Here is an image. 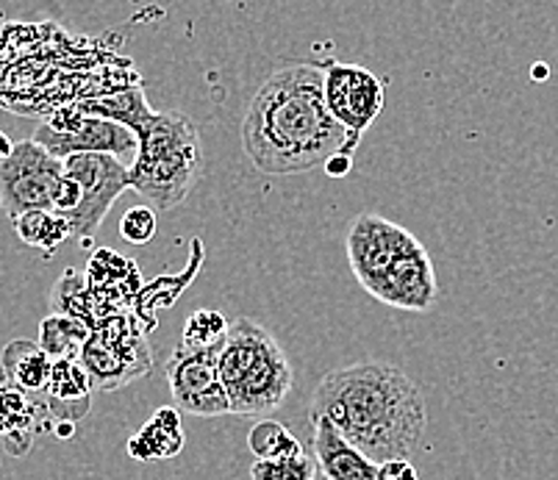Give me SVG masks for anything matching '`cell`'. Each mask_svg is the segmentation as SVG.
Returning a JSON list of instances; mask_svg holds the SVG:
<instances>
[{"label": "cell", "mask_w": 558, "mask_h": 480, "mask_svg": "<svg viewBox=\"0 0 558 480\" xmlns=\"http://www.w3.org/2000/svg\"><path fill=\"white\" fill-rule=\"evenodd\" d=\"M242 148L264 175H301L344 153L348 131L326 103L317 64H292L264 81L242 120Z\"/></svg>", "instance_id": "obj_1"}, {"label": "cell", "mask_w": 558, "mask_h": 480, "mask_svg": "<svg viewBox=\"0 0 558 480\" xmlns=\"http://www.w3.org/2000/svg\"><path fill=\"white\" fill-rule=\"evenodd\" d=\"M312 417H326L373 464L409 458L428 426L420 386L387 361H359L323 376Z\"/></svg>", "instance_id": "obj_2"}, {"label": "cell", "mask_w": 558, "mask_h": 480, "mask_svg": "<svg viewBox=\"0 0 558 480\" xmlns=\"http://www.w3.org/2000/svg\"><path fill=\"white\" fill-rule=\"evenodd\" d=\"M140 153L131 164V189L154 211L181 206L203 175L197 125L181 111H156L136 131Z\"/></svg>", "instance_id": "obj_3"}, {"label": "cell", "mask_w": 558, "mask_h": 480, "mask_svg": "<svg viewBox=\"0 0 558 480\" xmlns=\"http://www.w3.org/2000/svg\"><path fill=\"white\" fill-rule=\"evenodd\" d=\"M231 414L267 417L287 403L295 386V370L267 328L240 317L231 322L226 345L217 356Z\"/></svg>", "instance_id": "obj_4"}, {"label": "cell", "mask_w": 558, "mask_h": 480, "mask_svg": "<svg viewBox=\"0 0 558 480\" xmlns=\"http://www.w3.org/2000/svg\"><path fill=\"white\" fill-rule=\"evenodd\" d=\"M81 367L100 392L129 386L136 378L148 376L154 367L150 345L142 328L131 317L111 315L89 333L78 356Z\"/></svg>", "instance_id": "obj_5"}, {"label": "cell", "mask_w": 558, "mask_h": 480, "mask_svg": "<svg viewBox=\"0 0 558 480\" xmlns=\"http://www.w3.org/2000/svg\"><path fill=\"white\" fill-rule=\"evenodd\" d=\"M32 139L59 161L81 153H106L131 167L140 153V139L134 131L109 120L84 118L75 106L56 111L48 123L34 131Z\"/></svg>", "instance_id": "obj_6"}, {"label": "cell", "mask_w": 558, "mask_h": 480, "mask_svg": "<svg viewBox=\"0 0 558 480\" xmlns=\"http://www.w3.org/2000/svg\"><path fill=\"white\" fill-rule=\"evenodd\" d=\"M64 179V161L53 159L43 145L23 139L12 156L0 161V209L9 220L32 211H53V197Z\"/></svg>", "instance_id": "obj_7"}, {"label": "cell", "mask_w": 558, "mask_h": 480, "mask_svg": "<svg viewBox=\"0 0 558 480\" xmlns=\"http://www.w3.org/2000/svg\"><path fill=\"white\" fill-rule=\"evenodd\" d=\"M64 175L81 186V206L70 220L73 236L89 242L104 225L114 200L131 189V167L106 153H81L64 159Z\"/></svg>", "instance_id": "obj_8"}, {"label": "cell", "mask_w": 558, "mask_h": 480, "mask_svg": "<svg viewBox=\"0 0 558 480\" xmlns=\"http://www.w3.org/2000/svg\"><path fill=\"white\" fill-rule=\"evenodd\" d=\"M326 78V103L337 123L348 131V148L344 153L353 156L356 145L362 143L364 131L373 125L384 109V95L387 87L373 70L362 64L331 62L323 67Z\"/></svg>", "instance_id": "obj_9"}, {"label": "cell", "mask_w": 558, "mask_h": 480, "mask_svg": "<svg viewBox=\"0 0 558 480\" xmlns=\"http://www.w3.org/2000/svg\"><path fill=\"white\" fill-rule=\"evenodd\" d=\"M220 350H190L179 345L167 361V386H170L172 403L181 414L192 417H222L231 414L226 386L217 370Z\"/></svg>", "instance_id": "obj_10"}, {"label": "cell", "mask_w": 558, "mask_h": 480, "mask_svg": "<svg viewBox=\"0 0 558 480\" xmlns=\"http://www.w3.org/2000/svg\"><path fill=\"white\" fill-rule=\"evenodd\" d=\"M414 239H417V236L409 234V231L400 229V225H395V222L384 220V217L359 214L356 220L350 222L348 239H344L350 270H353L359 284H362L369 295H375L380 281L387 278V272L392 270L395 261L403 256V250Z\"/></svg>", "instance_id": "obj_11"}, {"label": "cell", "mask_w": 558, "mask_h": 480, "mask_svg": "<svg viewBox=\"0 0 558 480\" xmlns=\"http://www.w3.org/2000/svg\"><path fill=\"white\" fill-rule=\"evenodd\" d=\"M380 303H387L392 308H403V311H428L436 300V278L430 256L420 239L411 242L403 250L387 278L380 281L375 295Z\"/></svg>", "instance_id": "obj_12"}, {"label": "cell", "mask_w": 558, "mask_h": 480, "mask_svg": "<svg viewBox=\"0 0 558 480\" xmlns=\"http://www.w3.org/2000/svg\"><path fill=\"white\" fill-rule=\"evenodd\" d=\"M314 461L328 480H378V464L359 453L326 417H312Z\"/></svg>", "instance_id": "obj_13"}, {"label": "cell", "mask_w": 558, "mask_h": 480, "mask_svg": "<svg viewBox=\"0 0 558 480\" xmlns=\"http://www.w3.org/2000/svg\"><path fill=\"white\" fill-rule=\"evenodd\" d=\"M93 381L78 358L53 361V376L45 389V406L56 422H78L93 408Z\"/></svg>", "instance_id": "obj_14"}, {"label": "cell", "mask_w": 558, "mask_h": 480, "mask_svg": "<svg viewBox=\"0 0 558 480\" xmlns=\"http://www.w3.org/2000/svg\"><path fill=\"white\" fill-rule=\"evenodd\" d=\"M186 444L184 419L175 406H165L131 436L129 456L134 461H165L179 456Z\"/></svg>", "instance_id": "obj_15"}, {"label": "cell", "mask_w": 558, "mask_h": 480, "mask_svg": "<svg viewBox=\"0 0 558 480\" xmlns=\"http://www.w3.org/2000/svg\"><path fill=\"white\" fill-rule=\"evenodd\" d=\"M0 370L9 386L25 394H45L53 376V358L39 347V342L14 339L0 353Z\"/></svg>", "instance_id": "obj_16"}, {"label": "cell", "mask_w": 558, "mask_h": 480, "mask_svg": "<svg viewBox=\"0 0 558 480\" xmlns=\"http://www.w3.org/2000/svg\"><path fill=\"white\" fill-rule=\"evenodd\" d=\"M75 109H78L84 118L109 120V123L125 125V128H131L134 134L156 114L140 87L120 89V93L104 95V98L81 100V103H75Z\"/></svg>", "instance_id": "obj_17"}, {"label": "cell", "mask_w": 558, "mask_h": 480, "mask_svg": "<svg viewBox=\"0 0 558 480\" xmlns=\"http://www.w3.org/2000/svg\"><path fill=\"white\" fill-rule=\"evenodd\" d=\"M50 315L84 322L89 331H95L100 325V317L95 311V292L86 284V275L68 270L56 281L53 292H50Z\"/></svg>", "instance_id": "obj_18"}, {"label": "cell", "mask_w": 558, "mask_h": 480, "mask_svg": "<svg viewBox=\"0 0 558 480\" xmlns=\"http://www.w3.org/2000/svg\"><path fill=\"white\" fill-rule=\"evenodd\" d=\"M89 328L70 317L48 315L39 322V347L48 353L53 361H64V358H78L84 350L86 339H89Z\"/></svg>", "instance_id": "obj_19"}, {"label": "cell", "mask_w": 558, "mask_h": 480, "mask_svg": "<svg viewBox=\"0 0 558 480\" xmlns=\"http://www.w3.org/2000/svg\"><path fill=\"white\" fill-rule=\"evenodd\" d=\"M247 447L256 456V461H292V458L306 456L303 444L276 419L256 422L247 433Z\"/></svg>", "instance_id": "obj_20"}, {"label": "cell", "mask_w": 558, "mask_h": 480, "mask_svg": "<svg viewBox=\"0 0 558 480\" xmlns=\"http://www.w3.org/2000/svg\"><path fill=\"white\" fill-rule=\"evenodd\" d=\"M14 231H17V236L25 245L39 247L45 253H53L56 247L73 236L70 222L56 214V211H32V214H23L20 220H14Z\"/></svg>", "instance_id": "obj_21"}, {"label": "cell", "mask_w": 558, "mask_h": 480, "mask_svg": "<svg viewBox=\"0 0 558 480\" xmlns=\"http://www.w3.org/2000/svg\"><path fill=\"white\" fill-rule=\"evenodd\" d=\"M228 331H231V322L215 311V308H197L192 311L190 320L184 325V339L181 345L190 347V350H222L226 345Z\"/></svg>", "instance_id": "obj_22"}, {"label": "cell", "mask_w": 558, "mask_h": 480, "mask_svg": "<svg viewBox=\"0 0 558 480\" xmlns=\"http://www.w3.org/2000/svg\"><path fill=\"white\" fill-rule=\"evenodd\" d=\"M34 406L28 394L14 386H0V436L7 439L12 433L32 431Z\"/></svg>", "instance_id": "obj_23"}, {"label": "cell", "mask_w": 558, "mask_h": 480, "mask_svg": "<svg viewBox=\"0 0 558 480\" xmlns=\"http://www.w3.org/2000/svg\"><path fill=\"white\" fill-rule=\"evenodd\" d=\"M317 461L308 456L292 461H256L251 467V480H314Z\"/></svg>", "instance_id": "obj_24"}, {"label": "cell", "mask_w": 558, "mask_h": 480, "mask_svg": "<svg viewBox=\"0 0 558 480\" xmlns=\"http://www.w3.org/2000/svg\"><path fill=\"white\" fill-rule=\"evenodd\" d=\"M156 229H159L156 211L145 204L129 209L123 214V220H120V236H123L129 245H148L156 236Z\"/></svg>", "instance_id": "obj_25"}, {"label": "cell", "mask_w": 558, "mask_h": 480, "mask_svg": "<svg viewBox=\"0 0 558 480\" xmlns=\"http://www.w3.org/2000/svg\"><path fill=\"white\" fill-rule=\"evenodd\" d=\"M378 480H420L417 469L411 467L409 458H395V461L378 464Z\"/></svg>", "instance_id": "obj_26"}, {"label": "cell", "mask_w": 558, "mask_h": 480, "mask_svg": "<svg viewBox=\"0 0 558 480\" xmlns=\"http://www.w3.org/2000/svg\"><path fill=\"white\" fill-rule=\"evenodd\" d=\"M350 167H353V156L337 153L326 161V167H323V170H326L331 179H344V175L350 173Z\"/></svg>", "instance_id": "obj_27"}, {"label": "cell", "mask_w": 558, "mask_h": 480, "mask_svg": "<svg viewBox=\"0 0 558 480\" xmlns=\"http://www.w3.org/2000/svg\"><path fill=\"white\" fill-rule=\"evenodd\" d=\"M32 431H20V433H12V436H7V450L12 453V456H25L28 450H32Z\"/></svg>", "instance_id": "obj_28"}, {"label": "cell", "mask_w": 558, "mask_h": 480, "mask_svg": "<svg viewBox=\"0 0 558 480\" xmlns=\"http://www.w3.org/2000/svg\"><path fill=\"white\" fill-rule=\"evenodd\" d=\"M12 150H14V143L9 139L7 134H3V131H0V161L9 159V156H12Z\"/></svg>", "instance_id": "obj_29"}, {"label": "cell", "mask_w": 558, "mask_h": 480, "mask_svg": "<svg viewBox=\"0 0 558 480\" xmlns=\"http://www.w3.org/2000/svg\"><path fill=\"white\" fill-rule=\"evenodd\" d=\"M73 431H75L73 422H59V426H56V433H59V436H62V439L73 436Z\"/></svg>", "instance_id": "obj_30"}]
</instances>
